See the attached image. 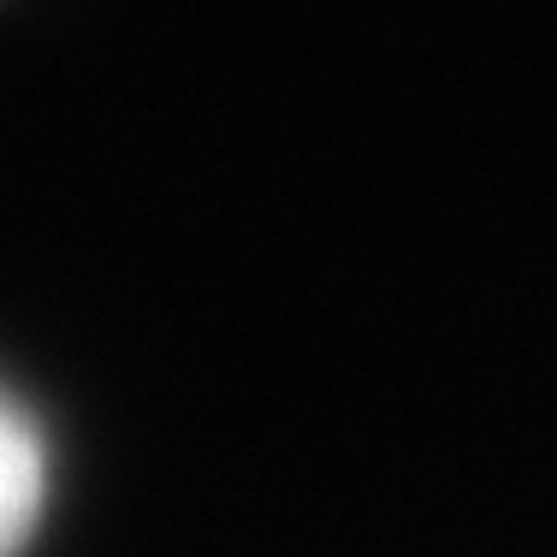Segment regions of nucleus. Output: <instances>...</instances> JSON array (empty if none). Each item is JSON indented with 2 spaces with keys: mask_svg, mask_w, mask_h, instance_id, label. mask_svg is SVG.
I'll use <instances>...</instances> for the list:
<instances>
[{
  "mask_svg": "<svg viewBox=\"0 0 557 557\" xmlns=\"http://www.w3.org/2000/svg\"><path fill=\"white\" fill-rule=\"evenodd\" d=\"M48 493V457H42V433L36 421L0 392V557H12L24 546V534L42 516Z\"/></svg>",
  "mask_w": 557,
  "mask_h": 557,
  "instance_id": "f257e3e1",
  "label": "nucleus"
}]
</instances>
